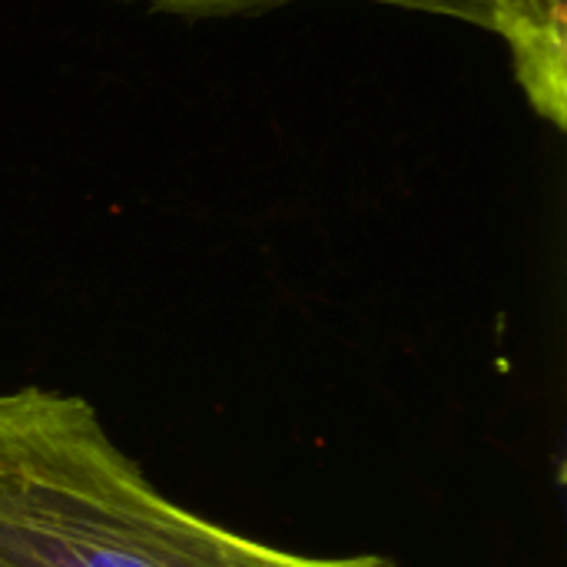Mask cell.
I'll use <instances>...</instances> for the list:
<instances>
[{"instance_id": "6da1fadb", "label": "cell", "mask_w": 567, "mask_h": 567, "mask_svg": "<svg viewBox=\"0 0 567 567\" xmlns=\"http://www.w3.org/2000/svg\"><path fill=\"white\" fill-rule=\"evenodd\" d=\"M0 567H399L312 558L169 502L70 392L0 389Z\"/></svg>"}, {"instance_id": "7a4b0ae2", "label": "cell", "mask_w": 567, "mask_h": 567, "mask_svg": "<svg viewBox=\"0 0 567 567\" xmlns=\"http://www.w3.org/2000/svg\"><path fill=\"white\" fill-rule=\"evenodd\" d=\"M567 0H508V47L515 76L545 120L567 123Z\"/></svg>"}, {"instance_id": "3957f363", "label": "cell", "mask_w": 567, "mask_h": 567, "mask_svg": "<svg viewBox=\"0 0 567 567\" xmlns=\"http://www.w3.org/2000/svg\"><path fill=\"white\" fill-rule=\"evenodd\" d=\"M136 3H146L150 10L176 13V17H233V13H259V10L286 7L296 0H136ZM372 3L432 13V17H452V20L492 30L498 37H505L512 23L508 0H372Z\"/></svg>"}]
</instances>
